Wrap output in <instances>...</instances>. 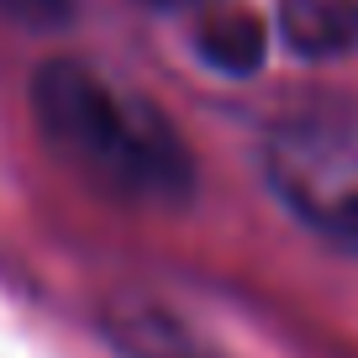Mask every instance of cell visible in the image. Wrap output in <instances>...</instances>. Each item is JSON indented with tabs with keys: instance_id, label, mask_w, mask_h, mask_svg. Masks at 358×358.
<instances>
[{
	"instance_id": "cell-2",
	"label": "cell",
	"mask_w": 358,
	"mask_h": 358,
	"mask_svg": "<svg viewBox=\"0 0 358 358\" xmlns=\"http://www.w3.org/2000/svg\"><path fill=\"white\" fill-rule=\"evenodd\" d=\"M264 174L285 211L358 258V95H316L264 137Z\"/></svg>"
},
{
	"instance_id": "cell-5",
	"label": "cell",
	"mask_w": 358,
	"mask_h": 358,
	"mask_svg": "<svg viewBox=\"0 0 358 358\" xmlns=\"http://www.w3.org/2000/svg\"><path fill=\"white\" fill-rule=\"evenodd\" d=\"M201 58L222 74H253L264 64V22L248 11H227V16H211L195 37Z\"/></svg>"
},
{
	"instance_id": "cell-3",
	"label": "cell",
	"mask_w": 358,
	"mask_h": 358,
	"mask_svg": "<svg viewBox=\"0 0 358 358\" xmlns=\"http://www.w3.org/2000/svg\"><path fill=\"white\" fill-rule=\"evenodd\" d=\"M106 337L127 358H206V348L190 337V327L148 301H116L106 311Z\"/></svg>"
},
{
	"instance_id": "cell-7",
	"label": "cell",
	"mask_w": 358,
	"mask_h": 358,
	"mask_svg": "<svg viewBox=\"0 0 358 358\" xmlns=\"http://www.w3.org/2000/svg\"><path fill=\"white\" fill-rule=\"evenodd\" d=\"M148 6H164V11H174V6H201V0H148Z\"/></svg>"
},
{
	"instance_id": "cell-4",
	"label": "cell",
	"mask_w": 358,
	"mask_h": 358,
	"mask_svg": "<svg viewBox=\"0 0 358 358\" xmlns=\"http://www.w3.org/2000/svg\"><path fill=\"white\" fill-rule=\"evenodd\" d=\"M280 32L301 58L358 48V0H280Z\"/></svg>"
},
{
	"instance_id": "cell-6",
	"label": "cell",
	"mask_w": 358,
	"mask_h": 358,
	"mask_svg": "<svg viewBox=\"0 0 358 358\" xmlns=\"http://www.w3.org/2000/svg\"><path fill=\"white\" fill-rule=\"evenodd\" d=\"M0 16L27 32H58L74 16V0H0Z\"/></svg>"
},
{
	"instance_id": "cell-1",
	"label": "cell",
	"mask_w": 358,
	"mask_h": 358,
	"mask_svg": "<svg viewBox=\"0 0 358 358\" xmlns=\"http://www.w3.org/2000/svg\"><path fill=\"white\" fill-rule=\"evenodd\" d=\"M32 111L48 148L85 185L143 206L190 201V148L153 101L116 90L111 79H101L74 58H53L32 79Z\"/></svg>"
}]
</instances>
